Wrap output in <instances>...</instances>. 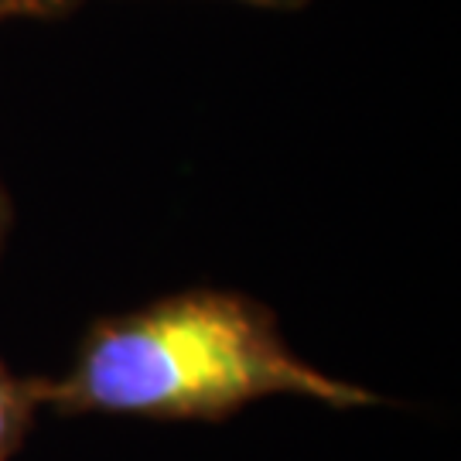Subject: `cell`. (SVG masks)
<instances>
[{
    "label": "cell",
    "instance_id": "obj_2",
    "mask_svg": "<svg viewBox=\"0 0 461 461\" xmlns=\"http://www.w3.org/2000/svg\"><path fill=\"white\" fill-rule=\"evenodd\" d=\"M38 407L41 403H38L34 379L14 376L0 363V461H11L21 451Z\"/></svg>",
    "mask_w": 461,
    "mask_h": 461
},
{
    "label": "cell",
    "instance_id": "obj_4",
    "mask_svg": "<svg viewBox=\"0 0 461 461\" xmlns=\"http://www.w3.org/2000/svg\"><path fill=\"white\" fill-rule=\"evenodd\" d=\"M11 222H14V202L7 195V188L0 182V253H4V243L11 236Z\"/></svg>",
    "mask_w": 461,
    "mask_h": 461
},
{
    "label": "cell",
    "instance_id": "obj_1",
    "mask_svg": "<svg viewBox=\"0 0 461 461\" xmlns=\"http://www.w3.org/2000/svg\"><path fill=\"white\" fill-rule=\"evenodd\" d=\"M59 413L144 420H226L267 396H304L339 411L383 403L291 352L264 301L192 287L89 325L66 376L34 379Z\"/></svg>",
    "mask_w": 461,
    "mask_h": 461
},
{
    "label": "cell",
    "instance_id": "obj_3",
    "mask_svg": "<svg viewBox=\"0 0 461 461\" xmlns=\"http://www.w3.org/2000/svg\"><path fill=\"white\" fill-rule=\"evenodd\" d=\"M83 0H0V21L14 17H66Z\"/></svg>",
    "mask_w": 461,
    "mask_h": 461
},
{
    "label": "cell",
    "instance_id": "obj_5",
    "mask_svg": "<svg viewBox=\"0 0 461 461\" xmlns=\"http://www.w3.org/2000/svg\"><path fill=\"white\" fill-rule=\"evenodd\" d=\"M240 4H249V7H267V11H301V7H308L312 0H240Z\"/></svg>",
    "mask_w": 461,
    "mask_h": 461
}]
</instances>
